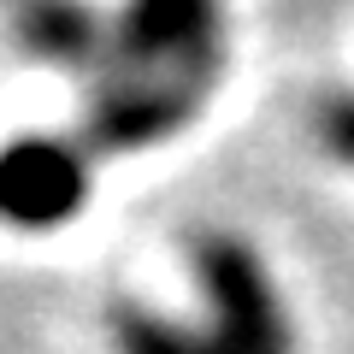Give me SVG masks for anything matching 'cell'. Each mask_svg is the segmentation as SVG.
<instances>
[{
  "mask_svg": "<svg viewBox=\"0 0 354 354\" xmlns=\"http://www.w3.org/2000/svg\"><path fill=\"white\" fill-rule=\"evenodd\" d=\"M12 41L30 59L53 65L65 77L95 83L106 65V41H113V18L95 12L88 0H12Z\"/></svg>",
  "mask_w": 354,
  "mask_h": 354,
  "instance_id": "obj_4",
  "label": "cell"
},
{
  "mask_svg": "<svg viewBox=\"0 0 354 354\" xmlns=\"http://www.w3.org/2000/svg\"><path fill=\"white\" fill-rule=\"evenodd\" d=\"M88 183H95V153L83 136L24 130L0 142V225L6 230L48 236L71 225L88 201Z\"/></svg>",
  "mask_w": 354,
  "mask_h": 354,
  "instance_id": "obj_3",
  "label": "cell"
},
{
  "mask_svg": "<svg viewBox=\"0 0 354 354\" xmlns=\"http://www.w3.org/2000/svg\"><path fill=\"white\" fill-rule=\"evenodd\" d=\"M313 136L330 160L354 165V88H337V95H325L313 106Z\"/></svg>",
  "mask_w": 354,
  "mask_h": 354,
  "instance_id": "obj_5",
  "label": "cell"
},
{
  "mask_svg": "<svg viewBox=\"0 0 354 354\" xmlns=\"http://www.w3.org/2000/svg\"><path fill=\"white\" fill-rule=\"evenodd\" d=\"M189 266L207 319L189 325L142 301H113L106 307L113 354H295L283 295L254 242H242L236 230H201Z\"/></svg>",
  "mask_w": 354,
  "mask_h": 354,
  "instance_id": "obj_1",
  "label": "cell"
},
{
  "mask_svg": "<svg viewBox=\"0 0 354 354\" xmlns=\"http://www.w3.org/2000/svg\"><path fill=\"white\" fill-rule=\"evenodd\" d=\"M218 71H225V0H118L101 77H148L213 95Z\"/></svg>",
  "mask_w": 354,
  "mask_h": 354,
  "instance_id": "obj_2",
  "label": "cell"
}]
</instances>
